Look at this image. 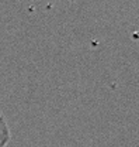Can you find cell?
<instances>
[{
  "label": "cell",
  "instance_id": "obj_1",
  "mask_svg": "<svg viewBox=\"0 0 139 147\" xmlns=\"http://www.w3.org/2000/svg\"><path fill=\"white\" fill-rule=\"evenodd\" d=\"M11 139V133L6 119L0 115V147H6Z\"/></svg>",
  "mask_w": 139,
  "mask_h": 147
}]
</instances>
